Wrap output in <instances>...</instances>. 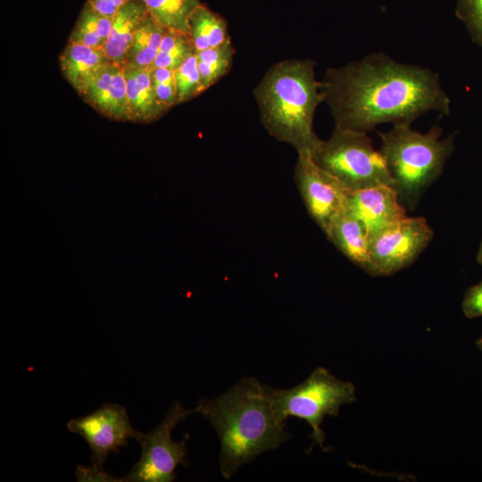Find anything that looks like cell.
<instances>
[{
	"instance_id": "obj_1",
	"label": "cell",
	"mask_w": 482,
	"mask_h": 482,
	"mask_svg": "<svg viewBox=\"0 0 482 482\" xmlns=\"http://www.w3.org/2000/svg\"><path fill=\"white\" fill-rule=\"evenodd\" d=\"M319 84L335 126L345 129L367 133L384 122L411 124L430 111L450 113L437 73L383 53L329 68Z\"/></svg>"
},
{
	"instance_id": "obj_2",
	"label": "cell",
	"mask_w": 482,
	"mask_h": 482,
	"mask_svg": "<svg viewBox=\"0 0 482 482\" xmlns=\"http://www.w3.org/2000/svg\"><path fill=\"white\" fill-rule=\"evenodd\" d=\"M195 412L216 429L220 442V470L233 477L244 464L278 448L291 436L273 406V387L255 378H243L213 399L202 398Z\"/></svg>"
},
{
	"instance_id": "obj_3",
	"label": "cell",
	"mask_w": 482,
	"mask_h": 482,
	"mask_svg": "<svg viewBox=\"0 0 482 482\" xmlns=\"http://www.w3.org/2000/svg\"><path fill=\"white\" fill-rule=\"evenodd\" d=\"M260 120L267 132L311 156L320 142L314 113L323 103L313 60H282L271 65L253 88Z\"/></svg>"
},
{
	"instance_id": "obj_4",
	"label": "cell",
	"mask_w": 482,
	"mask_h": 482,
	"mask_svg": "<svg viewBox=\"0 0 482 482\" xmlns=\"http://www.w3.org/2000/svg\"><path fill=\"white\" fill-rule=\"evenodd\" d=\"M443 129L436 124L426 133L413 130L411 124L399 123L379 132L381 154L394 181L400 204L413 210L428 187L442 174L454 151V136L440 139Z\"/></svg>"
},
{
	"instance_id": "obj_5",
	"label": "cell",
	"mask_w": 482,
	"mask_h": 482,
	"mask_svg": "<svg viewBox=\"0 0 482 482\" xmlns=\"http://www.w3.org/2000/svg\"><path fill=\"white\" fill-rule=\"evenodd\" d=\"M310 158L348 192L394 187L381 154L366 132L335 126L330 137L320 139Z\"/></svg>"
},
{
	"instance_id": "obj_6",
	"label": "cell",
	"mask_w": 482,
	"mask_h": 482,
	"mask_svg": "<svg viewBox=\"0 0 482 482\" xmlns=\"http://www.w3.org/2000/svg\"><path fill=\"white\" fill-rule=\"evenodd\" d=\"M356 401L354 385L333 376L323 367L316 368L301 384L290 389L273 388V406L284 420L296 417L308 422L313 443L324 447L320 428L326 415L337 417L340 406Z\"/></svg>"
},
{
	"instance_id": "obj_7",
	"label": "cell",
	"mask_w": 482,
	"mask_h": 482,
	"mask_svg": "<svg viewBox=\"0 0 482 482\" xmlns=\"http://www.w3.org/2000/svg\"><path fill=\"white\" fill-rule=\"evenodd\" d=\"M195 409H186L181 403L174 402L164 419L154 428L144 434L139 442L142 453L129 472L121 478L125 482H171L175 480V470L179 465L187 467V441H173L171 432L178 424L185 420Z\"/></svg>"
},
{
	"instance_id": "obj_8",
	"label": "cell",
	"mask_w": 482,
	"mask_h": 482,
	"mask_svg": "<svg viewBox=\"0 0 482 482\" xmlns=\"http://www.w3.org/2000/svg\"><path fill=\"white\" fill-rule=\"evenodd\" d=\"M434 237L426 219L406 216L370 239L368 273L389 276L411 264Z\"/></svg>"
},
{
	"instance_id": "obj_9",
	"label": "cell",
	"mask_w": 482,
	"mask_h": 482,
	"mask_svg": "<svg viewBox=\"0 0 482 482\" xmlns=\"http://www.w3.org/2000/svg\"><path fill=\"white\" fill-rule=\"evenodd\" d=\"M67 428L84 438L92 451V466L99 470L109 453H118L129 439L140 442L144 436L132 427L126 408L117 403H104L88 415L71 419Z\"/></svg>"
},
{
	"instance_id": "obj_10",
	"label": "cell",
	"mask_w": 482,
	"mask_h": 482,
	"mask_svg": "<svg viewBox=\"0 0 482 482\" xmlns=\"http://www.w3.org/2000/svg\"><path fill=\"white\" fill-rule=\"evenodd\" d=\"M294 179L310 217L324 234L345 208L347 190L309 157L298 154Z\"/></svg>"
},
{
	"instance_id": "obj_11",
	"label": "cell",
	"mask_w": 482,
	"mask_h": 482,
	"mask_svg": "<svg viewBox=\"0 0 482 482\" xmlns=\"http://www.w3.org/2000/svg\"><path fill=\"white\" fill-rule=\"evenodd\" d=\"M345 209L363 226L369 239L407 216L395 190L385 185L347 192Z\"/></svg>"
},
{
	"instance_id": "obj_12",
	"label": "cell",
	"mask_w": 482,
	"mask_h": 482,
	"mask_svg": "<svg viewBox=\"0 0 482 482\" xmlns=\"http://www.w3.org/2000/svg\"><path fill=\"white\" fill-rule=\"evenodd\" d=\"M82 99L106 118L130 120L125 67L109 62L78 91Z\"/></svg>"
},
{
	"instance_id": "obj_13",
	"label": "cell",
	"mask_w": 482,
	"mask_h": 482,
	"mask_svg": "<svg viewBox=\"0 0 482 482\" xmlns=\"http://www.w3.org/2000/svg\"><path fill=\"white\" fill-rule=\"evenodd\" d=\"M147 14L143 0H132L112 16L111 31L104 46L111 62L123 66L126 64L136 31Z\"/></svg>"
},
{
	"instance_id": "obj_14",
	"label": "cell",
	"mask_w": 482,
	"mask_h": 482,
	"mask_svg": "<svg viewBox=\"0 0 482 482\" xmlns=\"http://www.w3.org/2000/svg\"><path fill=\"white\" fill-rule=\"evenodd\" d=\"M325 235L349 261L368 272V234L360 221L345 209L334 219Z\"/></svg>"
},
{
	"instance_id": "obj_15",
	"label": "cell",
	"mask_w": 482,
	"mask_h": 482,
	"mask_svg": "<svg viewBox=\"0 0 482 482\" xmlns=\"http://www.w3.org/2000/svg\"><path fill=\"white\" fill-rule=\"evenodd\" d=\"M130 120L151 122L168 110L158 101L149 69L124 65Z\"/></svg>"
},
{
	"instance_id": "obj_16",
	"label": "cell",
	"mask_w": 482,
	"mask_h": 482,
	"mask_svg": "<svg viewBox=\"0 0 482 482\" xmlns=\"http://www.w3.org/2000/svg\"><path fill=\"white\" fill-rule=\"evenodd\" d=\"M111 62L104 48L68 43L60 55L61 70L78 92L100 67Z\"/></svg>"
},
{
	"instance_id": "obj_17",
	"label": "cell",
	"mask_w": 482,
	"mask_h": 482,
	"mask_svg": "<svg viewBox=\"0 0 482 482\" xmlns=\"http://www.w3.org/2000/svg\"><path fill=\"white\" fill-rule=\"evenodd\" d=\"M189 37L195 53L221 46L230 37L226 21L218 13L201 4L189 18Z\"/></svg>"
},
{
	"instance_id": "obj_18",
	"label": "cell",
	"mask_w": 482,
	"mask_h": 482,
	"mask_svg": "<svg viewBox=\"0 0 482 482\" xmlns=\"http://www.w3.org/2000/svg\"><path fill=\"white\" fill-rule=\"evenodd\" d=\"M167 30L148 12L136 31L128 53L126 64L141 69H149L160 51Z\"/></svg>"
},
{
	"instance_id": "obj_19",
	"label": "cell",
	"mask_w": 482,
	"mask_h": 482,
	"mask_svg": "<svg viewBox=\"0 0 482 482\" xmlns=\"http://www.w3.org/2000/svg\"><path fill=\"white\" fill-rule=\"evenodd\" d=\"M112 17L96 11L87 1L68 43L104 48L112 28Z\"/></svg>"
},
{
	"instance_id": "obj_20",
	"label": "cell",
	"mask_w": 482,
	"mask_h": 482,
	"mask_svg": "<svg viewBox=\"0 0 482 482\" xmlns=\"http://www.w3.org/2000/svg\"><path fill=\"white\" fill-rule=\"evenodd\" d=\"M149 14L168 30L189 36V18L200 0H143Z\"/></svg>"
},
{
	"instance_id": "obj_21",
	"label": "cell",
	"mask_w": 482,
	"mask_h": 482,
	"mask_svg": "<svg viewBox=\"0 0 482 482\" xmlns=\"http://www.w3.org/2000/svg\"><path fill=\"white\" fill-rule=\"evenodd\" d=\"M235 54L231 40L221 46L195 53L202 93L228 74L232 67Z\"/></svg>"
},
{
	"instance_id": "obj_22",
	"label": "cell",
	"mask_w": 482,
	"mask_h": 482,
	"mask_svg": "<svg viewBox=\"0 0 482 482\" xmlns=\"http://www.w3.org/2000/svg\"><path fill=\"white\" fill-rule=\"evenodd\" d=\"M195 53L189 36L181 32L167 30L160 51L149 69L167 68L175 71Z\"/></svg>"
},
{
	"instance_id": "obj_23",
	"label": "cell",
	"mask_w": 482,
	"mask_h": 482,
	"mask_svg": "<svg viewBox=\"0 0 482 482\" xmlns=\"http://www.w3.org/2000/svg\"><path fill=\"white\" fill-rule=\"evenodd\" d=\"M178 104L191 100L202 94L201 79L195 53L190 55L174 71Z\"/></svg>"
},
{
	"instance_id": "obj_24",
	"label": "cell",
	"mask_w": 482,
	"mask_h": 482,
	"mask_svg": "<svg viewBox=\"0 0 482 482\" xmlns=\"http://www.w3.org/2000/svg\"><path fill=\"white\" fill-rule=\"evenodd\" d=\"M455 14L464 23L471 40L482 47V0H456Z\"/></svg>"
},
{
	"instance_id": "obj_25",
	"label": "cell",
	"mask_w": 482,
	"mask_h": 482,
	"mask_svg": "<svg viewBox=\"0 0 482 482\" xmlns=\"http://www.w3.org/2000/svg\"><path fill=\"white\" fill-rule=\"evenodd\" d=\"M155 96L167 110L178 104L174 71L167 68L149 69Z\"/></svg>"
},
{
	"instance_id": "obj_26",
	"label": "cell",
	"mask_w": 482,
	"mask_h": 482,
	"mask_svg": "<svg viewBox=\"0 0 482 482\" xmlns=\"http://www.w3.org/2000/svg\"><path fill=\"white\" fill-rule=\"evenodd\" d=\"M461 306L464 315L469 319L482 316V281L465 292Z\"/></svg>"
},
{
	"instance_id": "obj_27",
	"label": "cell",
	"mask_w": 482,
	"mask_h": 482,
	"mask_svg": "<svg viewBox=\"0 0 482 482\" xmlns=\"http://www.w3.org/2000/svg\"><path fill=\"white\" fill-rule=\"evenodd\" d=\"M76 478L78 481H104V482H118L121 478H117L106 473L104 470L96 469L93 466L84 467L78 466L76 470Z\"/></svg>"
},
{
	"instance_id": "obj_28",
	"label": "cell",
	"mask_w": 482,
	"mask_h": 482,
	"mask_svg": "<svg viewBox=\"0 0 482 482\" xmlns=\"http://www.w3.org/2000/svg\"><path fill=\"white\" fill-rule=\"evenodd\" d=\"M132 0H87L89 4L98 12L112 17L126 3Z\"/></svg>"
},
{
	"instance_id": "obj_29",
	"label": "cell",
	"mask_w": 482,
	"mask_h": 482,
	"mask_svg": "<svg viewBox=\"0 0 482 482\" xmlns=\"http://www.w3.org/2000/svg\"><path fill=\"white\" fill-rule=\"evenodd\" d=\"M478 261L479 263L482 264V243L480 245V247H479V250H478Z\"/></svg>"
},
{
	"instance_id": "obj_30",
	"label": "cell",
	"mask_w": 482,
	"mask_h": 482,
	"mask_svg": "<svg viewBox=\"0 0 482 482\" xmlns=\"http://www.w3.org/2000/svg\"><path fill=\"white\" fill-rule=\"evenodd\" d=\"M477 346L482 350V337H480L477 341Z\"/></svg>"
}]
</instances>
